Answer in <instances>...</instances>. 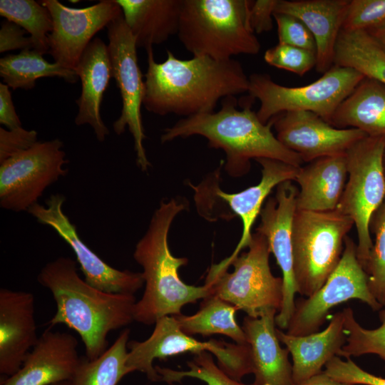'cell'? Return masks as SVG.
Returning a JSON list of instances; mask_svg holds the SVG:
<instances>
[{"instance_id": "f35d334b", "label": "cell", "mask_w": 385, "mask_h": 385, "mask_svg": "<svg viewBox=\"0 0 385 385\" xmlns=\"http://www.w3.org/2000/svg\"><path fill=\"white\" fill-rule=\"evenodd\" d=\"M324 366L326 374L340 381L354 385H385V378L362 369L351 358L344 361L335 356Z\"/></svg>"}, {"instance_id": "44dd1931", "label": "cell", "mask_w": 385, "mask_h": 385, "mask_svg": "<svg viewBox=\"0 0 385 385\" xmlns=\"http://www.w3.org/2000/svg\"><path fill=\"white\" fill-rule=\"evenodd\" d=\"M277 314L270 309L258 317L246 316L242 322L251 353L254 385L294 384L289 350L282 348L277 335Z\"/></svg>"}, {"instance_id": "4dcf8cb0", "label": "cell", "mask_w": 385, "mask_h": 385, "mask_svg": "<svg viewBox=\"0 0 385 385\" xmlns=\"http://www.w3.org/2000/svg\"><path fill=\"white\" fill-rule=\"evenodd\" d=\"M130 329H125L98 358H82L71 385H118L131 370L127 365Z\"/></svg>"}, {"instance_id": "1f68e13d", "label": "cell", "mask_w": 385, "mask_h": 385, "mask_svg": "<svg viewBox=\"0 0 385 385\" xmlns=\"http://www.w3.org/2000/svg\"><path fill=\"white\" fill-rule=\"evenodd\" d=\"M0 15L24 29L31 36L34 50L48 52V36L53 29L49 11L34 0H1Z\"/></svg>"}, {"instance_id": "8d00e7d4", "label": "cell", "mask_w": 385, "mask_h": 385, "mask_svg": "<svg viewBox=\"0 0 385 385\" xmlns=\"http://www.w3.org/2000/svg\"><path fill=\"white\" fill-rule=\"evenodd\" d=\"M385 22V0H349L342 30L367 31Z\"/></svg>"}, {"instance_id": "7a4b0ae2", "label": "cell", "mask_w": 385, "mask_h": 385, "mask_svg": "<svg viewBox=\"0 0 385 385\" xmlns=\"http://www.w3.org/2000/svg\"><path fill=\"white\" fill-rule=\"evenodd\" d=\"M49 289L56 304L51 327L64 324L76 331L83 342L86 357L94 360L108 348V336L134 320V294L99 290L80 277L76 262L59 257L43 267L37 277Z\"/></svg>"}, {"instance_id": "5bb4252c", "label": "cell", "mask_w": 385, "mask_h": 385, "mask_svg": "<svg viewBox=\"0 0 385 385\" xmlns=\"http://www.w3.org/2000/svg\"><path fill=\"white\" fill-rule=\"evenodd\" d=\"M65 200L61 194L52 195L45 205L37 202L28 212L38 222L53 228L71 247L88 284L108 293L134 294L144 284L142 272L117 270L93 252L81 240L76 226L63 212Z\"/></svg>"}, {"instance_id": "277c9868", "label": "cell", "mask_w": 385, "mask_h": 385, "mask_svg": "<svg viewBox=\"0 0 385 385\" xmlns=\"http://www.w3.org/2000/svg\"><path fill=\"white\" fill-rule=\"evenodd\" d=\"M185 202L163 200L153 213L145 234L138 242L133 258L143 267L145 290L134 309V320L155 324L165 316L181 314L183 306L212 295L207 284L189 285L178 275L187 265L185 257H176L170 250L168 237L174 218L186 207Z\"/></svg>"}, {"instance_id": "4fadbf2b", "label": "cell", "mask_w": 385, "mask_h": 385, "mask_svg": "<svg viewBox=\"0 0 385 385\" xmlns=\"http://www.w3.org/2000/svg\"><path fill=\"white\" fill-rule=\"evenodd\" d=\"M106 28L112 77L122 100L121 113L113 123V130L120 135L128 128L133 138L137 165L145 172L151 164L143 147V140L146 138L141 115L144 81L138 65L136 42L123 14Z\"/></svg>"}, {"instance_id": "d6986e66", "label": "cell", "mask_w": 385, "mask_h": 385, "mask_svg": "<svg viewBox=\"0 0 385 385\" xmlns=\"http://www.w3.org/2000/svg\"><path fill=\"white\" fill-rule=\"evenodd\" d=\"M78 342L67 332L47 329L26 355L14 375L5 377L1 385H52L73 378L82 358Z\"/></svg>"}, {"instance_id": "7dc6e473", "label": "cell", "mask_w": 385, "mask_h": 385, "mask_svg": "<svg viewBox=\"0 0 385 385\" xmlns=\"http://www.w3.org/2000/svg\"><path fill=\"white\" fill-rule=\"evenodd\" d=\"M383 168H384V177H385V149H384V155H383Z\"/></svg>"}, {"instance_id": "d6a6232c", "label": "cell", "mask_w": 385, "mask_h": 385, "mask_svg": "<svg viewBox=\"0 0 385 385\" xmlns=\"http://www.w3.org/2000/svg\"><path fill=\"white\" fill-rule=\"evenodd\" d=\"M342 311L346 339L339 356L349 359L373 354L385 361V308L379 313L381 325L374 329L361 327L356 320L351 308L347 307Z\"/></svg>"}, {"instance_id": "8fae6325", "label": "cell", "mask_w": 385, "mask_h": 385, "mask_svg": "<svg viewBox=\"0 0 385 385\" xmlns=\"http://www.w3.org/2000/svg\"><path fill=\"white\" fill-rule=\"evenodd\" d=\"M354 299L367 304L373 310L383 307L369 290L367 274L357 258L356 244L346 236L339 263L326 282L312 296L295 299L286 332L294 336L317 332L330 309Z\"/></svg>"}, {"instance_id": "30bf717a", "label": "cell", "mask_w": 385, "mask_h": 385, "mask_svg": "<svg viewBox=\"0 0 385 385\" xmlns=\"http://www.w3.org/2000/svg\"><path fill=\"white\" fill-rule=\"evenodd\" d=\"M128 348L127 365L131 371H140L153 382L161 381L160 374L153 366L155 359H165L187 352L195 354L211 352L217 359V366L238 381L246 374L252 373L248 344H230L216 339L198 341L183 332L175 316L159 319L147 339L128 342Z\"/></svg>"}, {"instance_id": "6da1fadb", "label": "cell", "mask_w": 385, "mask_h": 385, "mask_svg": "<svg viewBox=\"0 0 385 385\" xmlns=\"http://www.w3.org/2000/svg\"><path fill=\"white\" fill-rule=\"evenodd\" d=\"M148 69L143 105L160 115L185 116L214 112L222 98L249 90V77L241 63L232 58L217 61L207 56L180 59L169 50L163 63L146 48Z\"/></svg>"}, {"instance_id": "603a6c76", "label": "cell", "mask_w": 385, "mask_h": 385, "mask_svg": "<svg viewBox=\"0 0 385 385\" xmlns=\"http://www.w3.org/2000/svg\"><path fill=\"white\" fill-rule=\"evenodd\" d=\"M74 71L81 82V93L76 101L78 110L75 123L90 125L98 140L103 142L109 130L101 118V106L113 78L108 45L99 38H93Z\"/></svg>"}, {"instance_id": "b9f144b4", "label": "cell", "mask_w": 385, "mask_h": 385, "mask_svg": "<svg viewBox=\"0 0 385 385\" xmlns=\"http://www.w3.org/2000/svg\"><path fill=\"white\" fill-rule=\"evenodd\" d=\"M26 31L19 25L4 20L0 29V52L21 49H34L31 37H26Z\"/></svg>"}, {"instance_id": "cb8c5ba5", "label": "cell", "mask_w": 385, "mask_h": 385, "mask_svg": "<svg viewBox=\"0 0 385 385\" xmlns=\"http://www.w3.org/2000/svg\"><path fill=\"white\" fill-rule=\"evenodd\" d=\"M277 337L289 350L292 359L294 384L301 383L322 371L334 356L341 353L346 344L343 311L334 314L321 332L304 336L288 334L277 329Z\"/></svg>"}, {"instance_id": "83f0119b", "label": "cell", "mask_w": 385, "mask_h": 385, "mask_svg": "<svg viewBox=\"0 0 385 385\" xmlns=\"http://www.w3.org/2000/svg\"><path fill=\"white\" fill-rule=\"evenodd\" d=\"M334 65L354 69L385 84V51L366 31L341 30Z\"/></svg>"}, {"instance_id": "60d3db41", "label": "cell", "mask_w": 385, "mask_h": 385, "mask_svg": "<svg viewBox=\"0 0 385 385\" xmlns=\"http://www.w3.org/2000/svg\"><path fill=\"white\" fill-rule=\"evenodd\" d=\"M278 0L250 1L249 22L255 34L270 31L273 28V18Z\"/></svg>"}, {"instance_id": "e575fe53", "label": "cell", "mask_w": 385, "mask_h": 385, "mask_svg": "<svg viewBox=\"0 0 385 385\" xmlns=\"http://www.w3.org/2000/svg\"><path fill=\"white\" fill-rule=\"evenodd\" d=\"M188 370L177 371L155 366L161 381L172 384L183 379L191 377L200 379L207 385H247L236 381L225 373L213 361L209 352L195 354L193 359L188 361ZM250 385H254L253 384Z\"/></svg>"}, {"instance_id": "f1b7e54d", "label": "cell", "mask_w": 385, "mask_h": 385, "mask_svg": "<svg viewBox=\"0 0 385 385\" xmlns=\"http://www.w3.org/2000/svg\"><path fill=\"white\" fill-rule=\"evenodd\" d=\"M237 309L232 304L215 296L203 299L200 309L191 316L175 315L180 329L188 335L204 337L215 334L225 335L235 344H247L242 327L236 322L235 314Z\"/></svg>"}, {"instance_id": "f546056e", "label": "cell", "mask_w": 385, "mask_h": 385, "mask_svg": "<svg viewBox=\"0 0 385 385\" xmlns=\"http://www.w3.org/2000/svg\"><path fill=\"white\" fill-rule=\"evenodd\" d=\"M0 76L4 83L14 90L32 89L36 81L46 77L62 78L76 83L78 76L73 70L49 63L43 54L34 49H24L18 54L7 55L0 59Z\"/></svg>"}, {"instance_id": "f6af8a7d", "label": "cell", "mask_w": 385, "mask_h": 385, "mask_svg": "<svg viewBox=\"0 0 385 385\" xmlns=\"http://www.w3.org/2000/svg\"><path fill=\"white\" fill-rule=\"evenodd\" d=\"M385 51V22L366 31Z\"/></svg>"}, {"instance_id": "7402d4cb", "label": "cell", "mask_w": 385, "mask_h": 385, "mask_svg": "<svg viewBox=\"0 0 385 385\" xmlns=\"http://www.w3.org/2000/svg\"><path fill=\"white\" fill-rule=\"evenodd\" d=\"M349 0H278L275 12L294 16L309 30L317 45L318 72L334 66V50Z\"/></svg>"}, {"instance_id": "d590c367", "label": "cell", "mask_w": 385, "mask_h": 385, "mask_svg": "<svg viewBox=\"0 0 385 385\" xmlns=\"http://www.w3.org/2000/svg\"><path fill=\"white\" fill-rule=\"evenodd\" d=\"M264 59L269 65L299 76H304L316 67L317 53L299 47L278 43L266 50Z\"/></svg>"}, {"instance_id": "ffe728a7", "label": "cell", "mask_w": 385, "mask_h": 385, "mask_svg": "<svg viewBox=\"0 0 385 385\" xmlns=\"http://www.w3.org/2000/svg\"><path fill=\"white\" fill-rule=\"evenodd\" d=\"M34 297L31 292L0 289V373L14 375L37 342Z\"/></svg>"}, {"instance_id": "3957f363", "label": "cell", "mask_w": 385, "mask_h": 385, "mask_svg": "<svg viewBox=\"0 0 385 385\" xmlns=\"http://www.w3.org/2000/svg\"><path fill=\"white\" fill-rule=\"evenodd\" d=\"M236 105L235 96H230L223 99L217 112L182 118L164 130L161 142L178 137L203 136L209 147L225 152V170L232 177L246 175L252 159L270 158L302 166L301 158L284 146L272 132V119L263 123L252 110L250 101L241 110L237 109Z\"/></svg>"}, {"instance_id": "2e32d148", "label": "cell", "mask_w": 385, "mask_h": 385, "mask_svg": "<svg viewBox=\"0 0 385 385\" xmlns=\"http://www.w3.org/2000/svg\"><path fill=\"white\" fill-rule=\"evenodd\" d=\"M298 190L292 181L278 185L275 196L269 197L262 207L260 223L256 228L266 238L282 273L283 303L275 317L279 329L288 327L297 293L293 271L292 227Z\"/></svg>"}, {"instance_id": "8992f818", "label": "cell", "mask_w": 385, "mask_h": 385, "mask_svg": "<svg viewBox=\"0 0 385 385\" xmlns=\"http://www.w3.org/2000/svg\"><path fill=\"white\" fill-rule=\"evenodd\" d=\"M247 252L232 260L212 265L205 284L215 295L234 305L251 317H258L267 309L278 312L283 303L282 277L272 274L271 253L266 238L252 234Z\"/></svg>"}, {"instance_id": "d4e9b609", "label": "cell", "mask_w": 385, "mask_h": 385, "mask_svg": "<svg viewBox=\"0 0 385 385\" xmlns=\"http://www.w3.org/2000/svg\"><path fill=\"white\" fill-rule=\"evenodd\" d=\"M347 180L345 153L322 157L301 166L294 180L299 187L297 210L337 209Z\"/></svg>"}, {"instance_id": "ab89813d", "label": "cell", "mask_w": 385, "mask_h": 385, "mask_svg": "<svg viewBox=\"0 0 385 385\" xmlns=\"http://www.w3.org/2000/svg\"><path fill=\"white\" fill-rule=\"evenodd\" d=\"M36 130L22 127L11 130L0 128V163L34 146L38 142Z\"/></svg>"}, {"instance_id": "ac0fdd59", "label": "cell", "mask_w": 385, "mask_h": 385, "mask_svg": "<svg viewBox=\"0 0 385 385\" xmlns=\"http://www.w3.org/2000/svg\"><path fill=\"white\" fill-rule=\"evenodd\" d=\"M276 137L304 163L343 154L367 135L356 128H337L309 111H289L272 118Z\"/></svg>"}, {"instance_id": "9a60e30c", "label": "cell", "mask_w": 385, "mask_h": 385, "mask_svg": "<svg viewBox=\"0 0 385 385\" xmlns=\"http://www.w3.org/2000/svg\"><path fill=\"white\" fill-rule=\"evenodd\" d=\"M40 3L50 12L53 29L48 36V53L60 66L75 70L97 32L123 14L115 0H102L86 8H71L57 0Z\"/></svg>"}, {"instance_id": "7bdbcfd3", "label": "cell", "mask_w": 385, "mask_h": 385, "mask_svg": "<svg viewBox=\"0 0 385 385\" xmlns=\"http://www.w3.org/2000/svg\"><path fill=\"white\" fill-rule=\"evenodd\" d=\"M0 123L9 130L21 127V120L16 112L9 87L0 83Z\"/></svg>"}, {"instance_id": "9c48e42d", "label": "cell", "mask_w": 385, "mask_h": 385, "mask_svg": "<svg viewBox=\"0 0 385 385\" xmlns=\"http://www.w3.org/2000/svg\"><path fill=\"white\" fill-rule=\"evenodd\" d=\"M384 149L385 136L366 135L345 153L347 180L337 209L354 222L356 255L364 269L373 245L370 220L385 199Z\"/></svg>"}, {"instance_id": "5b68a950", "label": "cell", "mask_w": 385, "mask_h": 385, "mask_svg": "<svg viewBox=\"0 0 385 385\" xmlns=\"http://www.w3.org/2000/svg\"><path fill=\"white\" fill-rule=\"evenodd\" d=\"M250 1L183 0L178 37L193 56L217 61L256 55L261 46L249 22Z\"/></svg>"}, {"instance_id": "ee69618b", "label": "cell", "mask_w": 385, "mask_h": 385, "mask_svg": "<svg viewBox=\"0 0 385 385\" xmlns=\"http://www.w3.org/2000/svg\"><path fill=\"white\" fill-rule=\"evenodd\" d=\"M293 385H354L349 383H346L343 381H338L327 374L324 371L320 373L312 376V377L307 379V380L299 383L294 384Z\"/></svg>"}, {"instance_id": "ba28073f", "label": "cell", "mask_w": 385, "mask_h": 385, "mask_svg": "<svg viewBox=\"0 0 385 385\" xmlns=\"http://www.w3.org/2000/svg\"><path fill=\"white\" fill-rule=\"evenodd\" d=\"M364 78L354 69L334 65L308 85L288 87L268 74L253 73L249 76L248 93L260 103L257 115L263 123L282 113L302 111L314 113L330 124L339 106Z\"/></svg>"}, {"instance_id": "4316f807", "label": "cell", "mask_w": 385, "mask_h": 385, "mask_svg": "<svg viewBox=\"0 0 385 385\" xmlns=\"http://www.w3.org/2000/svg\"><path fill=\"white\" fill-rule=\"evenodd\" d=\"M330 124L385 136V84L364 77L334 112Z\"/></svg>"}, {"instance_id": "836d02e7", "label": "cell", "mask_w": 385, "mask_h": 385, "mask_svg": "<svg viewBox=\"0 0 385 385\" xmlns=\"http://www.w3.org/2000/svg\"><path fill=\"white\" fill-rule=\"evenodd\" d=\"M370 234L374 235L364 270L368 276L369 290L376 301L385 306V199L372 215Z\"/></svg>"}, {"instance_id": "bcb514c9", "label": "cell", "mask_w": 385, "mask_h": 385, "mask_svg": "<svg viewBox=\"0 0 385 385\" xmlns=\"http://www.w3.org/2000/svg\"><path fill=\"white\" fill-rule=\"evenodd\" d=\"M52 385H71V381H65L58 382V383H56V384H52Z\"/></svg>"}, {"instance_id": "e0dca14e", "label": "cell", "mask_w": 385, "mask_h": 385, "mask_svg": "<svg viewBox=\"0 0 385 385\" xmlns=\"http://www.w3.org/2000/svg\"><path fill=\"white\" fill-rule=\"evenodd\" d=\"M261 165L262 178L258 184L236 192L227 193L219 187L220 168L198 186L191 187L195 191V200H221L230 209V218L237 216L242 222L240 240L234 252L226 260H232L247 247L252 240V227L262 205L272 190L285 181L294 180L300 167L270 158L255 160Z\"/></svg>"}, {"instance_id": "74e56055", "label": "cell", "mask_w": 385, "mask_h": 385, "mask_svg": "<svg viewBox=\"0 0 385 385\" xmlns=\"http://www.w3.org/2000/svg\"><path fill=\"white\" fill-rule=\"evenodd\" d=\"M279 43L288 44L317 53L314 36L307 27L297 17L274 13Z\"/></svg>"}, {"instance_id": "484cf974", "label": "cell", "mask_w": 385, "mask_h": 385, "mask_svg": "<svg viewBox=\"0 0 385 385\" xmlns=\"http://www.w3.org/2000/svg\"><path fill=\"white\" fill-rule=\"evenodd\" d=\"M137 47H153L177 34L183 0H115Z\"/></svg>"}, {"instance_id": "52a82bcc", "label": "cell", "mask_w": 385, "mask_h": 385, "mask_svg": "<svg viewBox=\"0 0 385 385\" xmlns=\"http://www.w3.org/2000/svg\"><path fill=\"white\" fill-rule=\"evenodd\" d=\"M354 226L337 209L297 210L292 227L294 281L298 294L309 297L326 282L341 260L344 240Z\"/></svg>"}, {"instance_id": "7c38bea8", "label": "cell", "mask_w": 385, "mask_h": 385, "mask_svg": "<svg viewBox=\"0 0 385 385\" xmlns=\"http://www.w3.org/2000/svg\"><path fill=\"white\" fill-rule=\"evenodd\" d=\"M67 163L59 139L38 142L0 163V206L14 212L28 211L44 190L66 176Z\"/></svg>"}]
</instances>
